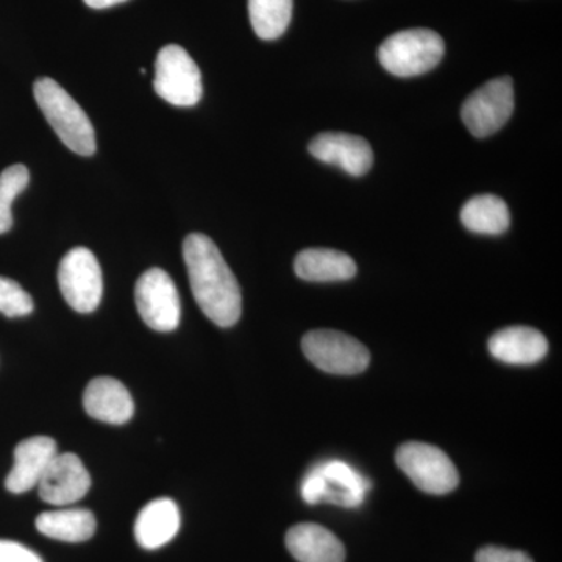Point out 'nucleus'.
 Here are the masks:
<instances>
[{"label":"nucleus","mask_w":562,"mask_h":562,"mask_svg":"<svg viewBox=\"0 0 562 562\" xmlns=\"http://www.w3.org/2000/svg\"><path fill=\"white\" fill-rule=\"evenodd\" d=\"M183 260L202 313L220 327H233L243 313L241 288L216 244L202 233H191L183 241Z\"/></svg>","instance_id":"nucleus-1"},{"label":"nucleus","mask_w":562,"mask_h":562,"mask_svg":"<svg viewBox=\"0 0 562 562\" xmlns=\"http://www.w3.org/2000/svg\"><path fill=\"white\" fill-rule=\"evenodd\" d=\"M33 94L44 117L68 149L81 157L94 155L95 132L90 117L60 83L43 77L33 85Z\"/></svg>","instance_id":"nucleus-2"},{"label":"nucleus","mask_w":562,"mask_h":562,"mask_svg":"<svg viewBox=\"0 0 562 562\" xmlns=\"http://www.w3.org/2000/svg\"><path fill=\"white\" fill-rule=\"evenodd\" d=\"M446 54L442 36L430 29H412L387 36L379 49V60L395 77L430 72Z\"/></svg>","instance_id":"nucleus-3"},{"label":"nucleus","mask_w":562,"mask_h":562,"mask_svg":"<svg viewBox=\"0 0 562 562\" xmlns=\"http://www.w3.org/2000/svg\"><path fill=\"white\" fill-rule=\"evenodd\" d=\"M154 88L162 101L194 106L203 92L201 69L183 47L169 44L158 52Z\"/></svg>","instance_id":"nucleus-4"},{"label":"nucleus","mask_w":562,"mask_h":562,"mask_svg":"<svg viewBox=\"0 0 562 562\" xmlns=\"http://www.w3.org/2000/svg\"><path fill=\"white\" fill-rule=\"evenodd\" d=\"M395 461L416 487L427 494H449L460 484V475L452 460L431 443H403L398 447Z\"/></svg>","instance_id":"nucleus-5"},{"label":"nucleus","mask_w":562,"mask_h":562,"mask_svg":"<svg viewBox=\"0 0 562 562\" xmlns=\"http://www.w3.org/2000/svg\"><path fill=\"white\" fill-rule=\"evenodd\" d=\"M305 357L321 371L335 375H357L371 362V353L357 339L335 330H313L302 339Z\"/></svg>","instance_id":"nucleus-6"},{"label":"nucleus","mask_w":562,"mask_h":562,"mask_svg":"<svg viewBox=\"0 0 562 562\" xmlns=\"http://www.w3.org/2000/svg\"><path fill=\"white\" fill-rule=\"evenodd\" d=\"M514 111L512 77H498L473 91L462 103L461 120L475 138H487L501 131Z\"/></svg>","instance_id":"nucleus-7"},{"label":"nucleus","mask_w":562,"mask_h":562,"mask_svg":"<svg viewBox=\"0 0 562 562\" xmlns=\"http://www.w3.org/2000/svg\"><path fill=\"white\" fill-rule=\"evenodd\" d=\"M58 284L65 301L77 313H92L101 305L102 269L87 247H76L65 255L58 268Z\"/></svg>","instance_id":"nucleus-8"},{"label":"nucleus","mask_w":562,"mask_h":562,"mask_svg":"<svg viewBox=\"0 0 562 562\" xmlns=\"http://www.w3.org/2000/svg\"><path fill=\"white\" fill-rule=\"evenodd\" d=\"M136 308L151 330L168 333L180 324V295L176 283L162 269H149L139 277L135 288Z\"/></svg>","instance_id":"nucleus-9"},{"label":"nucleus","mask_w":562,"mask_h":562,"mask_svg":"<svg viewBox=\"0 0 562 562\" xmlns=\"http://www.w3.org/2000/svg\"><path fill=\"white\" fill-rule=\"evenodd\" d=\"M36 487L41 501L54 506H69L88 494L91 475L77 454L58 453Z\"/></svg>","instance_id":"nucleus-10"},{"label":"nucleus","mask_w":562,"mask_h":562,"mask_svg":"<svg viewBox=\"0 0 562 562\" xmlns=\"http://www.w3.org/2000/svg\"><path fill=\"white\" fill-rule=\"evenodd\" d=\"M308 150L317 160L338 166L353 177L364 176L373 165L371 144L350 133H321L310 143Z\"/></svg>","instance_id":"nucleus-11"},{"label":"nucleus","mask_w":562,"mask_h":562,"mask_svg":"<svg viewBox=\"0 0 562 562\" xmlns=\"http://www.w3.org/2000/svg\"><path fill=\"white\" fill-rule=\"evenodd\" d=\"M57 442L49 436H33L18 443L14 464L5 480L11 494H24L38 486L41 476L57 457Z\"/></svg>","instance_id":"nucleus-12"},{"label":"nucleus","mask_w":562,"mask_h":562,"mask_svg":"<svg viewBox=\"0 0 562 562\" xmlns=\"http://www.w3.org/2000/svg\"><path fill=\"white\" fill-rule=\"evenodd\" d=\"M85 412L92 419L111 425H124L135 413L131 392L111 376H99L88 383L83 394Z\"/></svg>","instance_id":"nucleus-13"},{"label":"nucleus","mask_w":562,"mask_h":562,"mask_svg":"<svg viewBox=\"0 0 562 562\" xmlns=\"http://www.w3.org/2000/svg\"><path fill=\"white\" fill-rule=\"evenodd\" d=\"M492 357L506 364H536L549 351V342L541 331L531 327L503 328L490 339Z\"/></svg>","instance_id":"nucleus-14"},{"label":"nucleus","mask_w":562,"mask_h":562,"mask_svg":"<svg viewBox=\"0 0 562 562\" xmlns=\"http://www.w3.org/2000/svg\"><path fill=\"white\" fill-rule=\"evenodd\" d=\"M179 531L180 509L171 498H157L147 503L136 517L135 538L143 549H161Z\"/></svg>","instance_id":"nucleus-15"},{"label":"nucleus","mask_w":562,"mask_h":562,"mask_svg":"<svg viewBox=\"0 0 562 562\" xmlns=\"http://www.w3.org/2000/svg\"><path fill=\"white\" fill-rule=\"evenodd\" d=\"M286 547L299 562H344L346 549L327 528L299 524L286 532Z\"/></svg>","instance_id":"nucleus-16"},{"label":"nucleus","mask_w":562,"mask_h":562,"mask_svg":"<svg viewBox=\"0 0 562 562\" xmlns=\"http://www.w3.org/2000/svg\"><path fill=\"white\" fill-rule=\"evenodd\" d=\"M319 475L321 502H330L346 508H357L364 501L369 482L341 461H330L313 469Z\"/></svg>","instance_id":"nucleus-17"},{"label":"nucleus","mask_w":562,"mask_h":562,"mask_svg":"<svg viewBox=\"0 0 562 562\" xmlns=\"http://www.w3.org/2000/svg\"><path fill=\"white\" fill-rule=\"evenodd\" d=\"M294 269L299 279L314 283L350 280L357 276L353 258L335 249L302 250L295 257Z\"/></svg>","instance_id":"nucleus-18"},{"label":"nucleus","mask_w":562,"mask_h":562,"mask_svg":"<svg viewBox=\"0 0 562 562\" xmlns=\"http://www.w3.org/2000/svg\"><path fill=\"white\" fill-rule=\"evenodd\" d=\"M36 528L55 541L85 542L94 536L98 522L88 509L65 508L41 513L36 517Z\"/></svg>","instance_id":"nucleus-19"},{"label":"nucleus","mask_w":562,"mask_h":562,"mask_svg":"<svg viewBox=\"0 0 562 562\" xmlns=\"http://www.w3.org/2000/svg\"><path fill=\"white\" fill-rule=\"evenodd\" d=\"M461 222L469 232L479 235H502L509 228V209L497 195L483 194L469 199L461 210Z\"/></svg>","instance_id":"nucleus-20"},{"label":"nucleus","mask_w":562,"mask_h":562,"mask_svg":"<svg viewBox=\"0 0 562 562\" xmlns=\"http://www.w3.org/2000/svg\"><path fill=\"white\" fill-rule=\"evenodd\" d=\"M292 5V0H249L250 24L258 38H280L290 27Z\"/></svg>","instance_id":"nucleus-21"},{"label":"nucleus","mask_w":562,"mask_h":562,"mask_svg":"<svg viewBox=\"0 0 562 562\" xmlns=\"http://www.w3.org/2000/svg\"><path fill=\"white\" fill-rule=\"evenodd\" d=\"M31 181V173L24 165H13L0 173V235L13 227L11 205Z\"/></svg>","instance_id":"nucleus-22"},{"label":"nucleus","mask_w":562,"mask_h":562,"mask_svg":"<svg viewBox=\"0 0 562 562\" xmlns=\"http://www.w3.org/2000/svg\"><path fill=\"white\" fill-rule=\"evenodd\" d=\"M33 312L31 294L14 280L0 277V313L7 317L29 316Z\"/></svg>","instance_id":"nucleus-23"},{"label":"nucleus","mask_w":562,"mask_h":562,"mask_svg":"<svg viewBox=\"0 0 562 562\" xmlns=\"http://www.w3.org/2000/svg\"><path fill=\"white\" fill-rule=\"evenodd\" d=\"M475 562H535L520 550H509L505 547L486 546L475 554Z\"/></svg>","instance_id":"nucleus-24"},{"label":"nucleus","mask_w":562,"mask_h":562,"mask_svg":"<svg viewBox=\"0 0 562 562\" xmlns=\"http://www.w3.org/2000/svg\"><path fill=\"white\" fill-rule=\"evenodd\" d=\"M0 562H43V560L20 542L0 539Z\"/></svg>","instance_id":"nucleus-25"},{"label":"nucleus","mask_w":562,"mask_h":562,"mask_svg":"<svg viewBox=\"0 0 562 562\" xmlns=\"http://www.w3.org/2000/svg\"><path fill=\"white\" fill-rule=\"evenodd\" d=\"M88 7L94 10L110 9V7L120 5V3L127 2V0H83Z\"/></svg>","instance_id":"nucleus-26"}]
</instances>
